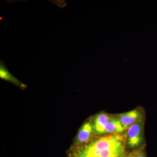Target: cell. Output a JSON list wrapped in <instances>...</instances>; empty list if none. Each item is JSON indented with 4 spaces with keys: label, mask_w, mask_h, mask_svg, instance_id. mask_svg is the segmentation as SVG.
I'll list each match as a JSON object with an SVG mask.
<instances>
[{
    "label": "cell",
    "mask_w": 157,
    "mask_h": 157,
    "mask_svg": "<svg viewBox=\"0 0 157 157\" xmlns=\"http://www.w3.org/2000/svg\"><path fill=\"white\" fill-rule=\"evenodd\" d=\"M124 130V127L117 119L110 118L107 123L105 129V134L111 133L119 134L123 132Z\"/></svg>",
    "instance_id": "cell-7"
},
{
    "label": "cell",
    "mask_w": 157,
    "mask_h": 157,
    "mask_svg": "<svg viewBox=\"0 0 157 157\" xmlns=\"http://www.w3.org/2000/svg\"><path fill=\"white\" fill-rule=\"evenodd\" d=\"M132 157H146L145 153L143 151L137 152Z\"/></svg>",
    "instance_id": "cell-8"
},
{
    "label": "cell",
    "mask_w": 157,
    "mask_h": 157,
    "mask_svg": "<svg viewBox=\"0 0 157 157\" xmlns=\"http://www.w3.org/2000/svg\"><path fill=\"white\" fill-rule=\"evenodd\" d=\"M143 123L140 120L128 128L126 143L130 148H135L141 144L143 140Z\"/></svg>",
    "instance_id": "cell-2"
},
{
    "label": "cell",
    "mask_w": 157,
    "mask_h": 157,
    "mask_svg": "<svg viewBox=\"0 0 157 157\" xmlns=\"http://www.w3.org/2000/svg\"><path fill=\"white\" fill-rule=\"evenodd\" d=\"M110 117L106 113H100L96 117L94 121V129L98 135L105 134V129Z\"/></svg>",
    "instance_id": "cell-5"
},
{
    "label": "cell",
    "mask_w": 157,
    "mask_h": 157,
    "mask_svg": "<svg viewBox=\"0 0 157 157\" xmlns=\"http://www.w3.org/2000/svg\"><path fill=\"white\" fill-rule=\"evenodd\" d=\"M0 78L13 83L20 88L21 90H24L27 87L26 85L20 81L10 73L5 63L1 59L0 60Z\"/></svg>",
    "instance_id": "cell-4"
},
{
    "label": "cell",
    "mask_w": 157,
    "mask_h": 157,
    "mask_svg": "<svg viewBox=\"0 0 157 157\" xmlns=\"http://www.w3.org/2000/svg\"><path fill=\"white\" fill-rule=\"evenodd\" d=\"M94 127L89 122L85 123L81 127L77 135V142L78 144L87 142L94 130Z\"/></svg>",
    "instance_id": "cell-6"
},
{
    "label": "cell",
    "mask_w": 157,
    "mask_h": 157,
    "mask_svg": "<svg viewBox=\"0 0 157 157\" xmlns=\"http://www.w3.org/2000/svg\"><path fill=\"white\" fill-rule=\"evenodd\" d=\"M141 117L142 116L140 113L136 109L121 113L117 116V119L120 121L124 129L129 128L132 125L141 120Z\"/></svg>",
    "instance_id": "cell-3"
},
{
    "label": "cell",
    "mask_w": 157,
    "mask_h": 157,
    "mask_svg": "<svg viewBox=\"0 0 157 157\" xmlns=\"http://www.w3.org/2000/svg\"><path fill=\"white\" fill-rule=\"evenodd\" d=\"M125 143L118 134L105 135L78 147L70 157H132L126 150Z\"/></svg>",
    "instance_id": "cell-1"
}]
</instances>
